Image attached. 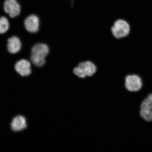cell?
Returning <instances> with one entry per match:
<instances>
[{
  "instance_id": "obj_1",
  "label": "cell",
  "mask_w": 152,
  "mask_h": 152,
  "mask_svg": "<svg viewBox=\"0 0 152 152\" xmlns=\"http://www.w3.org/2000/svg\"><path fill=\"white\" fill-rule=\"evenodd\" d=\"M49 53V47L46 44H36L31 49V59L37 67H42L46 62L45 58Z\"/></svg>"
},
{
  "instance_id": "obj_2",
  "label": "cell",
  "mask_w": 152,
  "mask_h": 152,
  "mask_svg": "<svg viewBox=\"0 0 152 152\" xmlns=\"http://www.w3.org/2000/svg\"><path fill=\"white\" fill-rule=\"evenodd\" d=\"M96 70V67L94 63L86 61L80 63L77 66L74 68L73 72L79 77L84 78L86 77L94 75Z\"/></svg>"
},
{
  "instance_id": "obj_3",
  "label": "cell",
  "mask_w": 152,
  "mask_h": 152,
  "mask_svg": "<svg viewBox=\"0 0 152 152\" xmlns=\"http://www.w3.org/2000/svg\"><path fill=\"white\" fill-rule=\"evenodd\" d=\"M143 86L141 77L136 74H129L124 78L125 89L130 92H138Z\"/></svg>"
},
{
  "instance_id": "obj_4",
  "label": "cell",
  "mask_w": 152,
  "mask_h": 152,
  "mask_svg": "<svg viewBox=\"0 0 152 152\" xmlns=\"http://www.w3.org/2000/svg\"><path fill=\"white\" fill-rule=\"evenodd\" d=\"M112 34L117 39L126 37L130 31V26L127 22L122 19L117 20L112 27Z\"/></svg>"
},
{
  "instance_id": "obj_5",
  "label": "cell",
  "mask_w": 152,
  "mask_h": 152,
  "mask_svg": "<svg viewBox=\"0 0 152 152\" xmlns=\"http://www.w3.org/2000/svg\"><path fill=\"white\" fill-rule=\"evenodd\" d=\"M140 115L147 122H152V93L148 94L142 101Z\"/></svg>"
},
{
  "instance_id": "obj_6",
  "label": "cell",
  "mask_w": 152,
  "mask_h": 152,
  "mask_svg": "<svg viewBox=\"0 0 152 152\" xmlns=\"http://www.w3.org/2000/svg\"><path fill=\"white\" fill-rule=\"evenodd\" d=\"M4 10L11 18L18 16L20 12V6L16 0H6Z\"/></svg>"
},
{
  "instance_id": "obj_7",
  "label": "cell",
  "mask_w": 152,
  "mask_h": 152,
  "mask_svg": "<svg viewBox=\"0 0 152 152\" xmlns=\"http://www.w3.org/2000/svg\"><path fill=\"white\" fill-rule=\"evenodd\" d=\"M15 69L22 77L29 76L31 73V63L26 60H20L16 64Z\"/></svg>"
},
{
  "instance_id": "obj_8",
  "label": "cell",
  "mask_w": 152,
  "mask_h": 152,
  "mask_svg": "<svg viewBox=\"0 0 152 152\" xmlns=\"http://www.w3.org/2000/svg\"><path fill=\"white\" fill-rule=\"evenodd\" d=\"M24 24L25 28L28 31L36 33L39 31V19L35 15H31L25 20Z\"/></svg>"
},
{
  "instance_id": "obj_9",
  "label": "cell",
  "mask_w": 152,
  "mask_h": 152,
  "mask_svg": "<svg viewBox=\"0 0 152 152\" xmlns=\"http://www.w3.org/2000/svg\"><path fill=\"white\" fill-rule=\"evenodd\" d=\"M27 127V124L26 120L24 117L22 115L15 117L11 122V129L14 132H20L26 129Z\"/></svg>"
},
{
  "instance_id": "obj_10",
  "label": "cell",
  "mask_w": 152,
  "mask_h": 152,
  "mask_svg": "<svg viewBox=\"0 0 152 152\" xmlns=\"http://www.w3.org/2000/svg\"><path fill=\"white\" fill-rule=\"evenodd\" d=\"M8 50L12 54L16 53L20 50L21 43L18 37H12L8 40Z\"/></svg>"
},
{
  "instance_id": "obj_11",
  "label": "cell",
  "mask_w": 152,
  "mask_h": 152,
  "mask_svg": "<svg viewBox=\"0 0 152 152\" xmlns=\"http://www.w3.org/2000/svg\"><path fill=\"white\" fill-rule=\"evenodd\" d=\"M9 27L7 19L4 17H0V34L6 33L8 30Z\"/></svg>"
}]
</instances>
